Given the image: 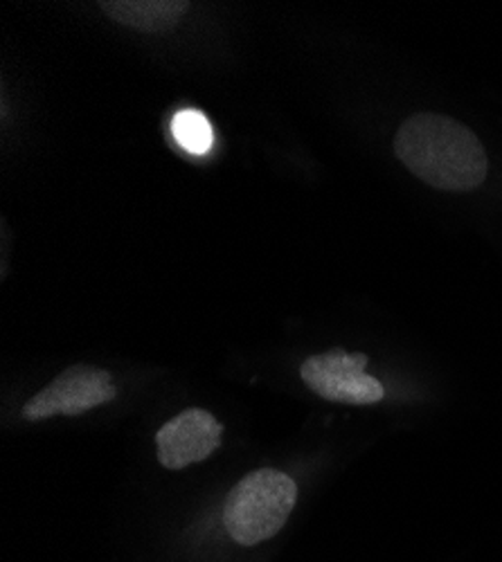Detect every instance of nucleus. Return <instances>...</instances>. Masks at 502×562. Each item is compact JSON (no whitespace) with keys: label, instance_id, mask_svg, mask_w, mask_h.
<instances>
[{"label":"nucleus","instance_id":"1","mask_svg":"<svg viewBox=\"0 0 502 562\" xmlns=\"http://www.w3.org/2000/svg\"><path fill=\"white\" fill-rule=\"evenodd\" d=\"M392 149L410 173L435 190L473 192L489 173L487 151L478 135L448 115H410L399 126Z\"/></svg>","mask_w":502,"mask_h":562},{"label":"nucleus","instance_id":"2","mask_svg":"<svg viewBox=\"0 0 502 562\" xmlns=\"http://www.w3.org/2000/svg\"><path fill=\"white\" fill-rule=\"evenodd\" d=\"M295 502V482L272 468H261L248 473L227 493L223 527L237 544L255 547L285 529Z\"/></svg>","mask_w":502,"mask_h":562},{"label":"nucleus","instance_id":"3","mask_svg":"<svg viewBox=\"0 0 502 562\" xmlns=\"http://www.w3.org/2000/svg\"><path fill=\"white\" fill-rule=\"evenodd\" d=\"M368 356L332 349L306 358L300 367L302 383L321 398L341 405H375L386 396L383 385L365 373Z\"/></svg>","mask_w":502,"mask_h":562},{"label":"nucleus","instance_id":"4","mask_svg":"<svg viewBox=\"0 0 502 562\" xmlns=\"http://www.w3.org/2000/svg\"><path fill=\"white\" fill-rule=\"evenodd\" d=\"M118 387L111 373L96 364H72L38 394L23 405L27 420H45L53 416H79L111 403Z\"/></svg>","mask_w":502,"mask_h":562},{"label":"nucleus","instance_id":"5","mask_svg":"<svg viewBox=\"0 0 502 562\" xmlns=\"http://www.w3.org/2000/svg\"><path fill=\"white\" fill-rule=\"evenodd\" d=\"M221 441L223 426L210 412L199 407L182 409L156 435L158 461L169 471H182V468L212 457Z\"/></svg>","mask_w":502,"mask_h":562},{"label":"nucleus","instance_id":"6","mask_svg":"<svg viewBox=\"0 0 502 562\" xmlns=\"http://www.w3.org/2000/svg\"><path fill=\"white\" fill-rule=\"evenodd\" d=\"M102 12L131 30L145 34H163L174 30L188 14V0H107L100 3Z\"/></svg>","mask_w":502,"mask_h":562},{"label":"nucleus","instance_id":"7","mask_svg":"<svg viewBox=\"0 0 502 562\" xmlns=\"http://www.w3.org/2000/svg\"><path fill=\"white\" fill-rule=\"evenodd\" d=\"M176 143L188 154H205L214 145V133L208 117L199 111H180L171 122Z\"/></svg>","mask_w":502,"mask_h":562}]
</instances>
